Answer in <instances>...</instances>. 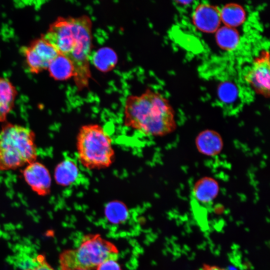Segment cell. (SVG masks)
<instances>
[{"label":"cell","instance_id":"cell-1","mask_svg":"<svg viewBox=\"0 0 270 270\" xmlns=\"http://www.w3.org/2000/svg\"><path fill=\"white\" fill-rule=\"evenodd\" d=\"M92 26L87 15L59 17L42 36L72 62L74 68V81L78 90L88 88L92 78Z\"/></svg>","mask_w":270,"mask_h":270},{"label":"cell","instance_id":"cell-2","mask_svg":"<svg viewBox=\"0 0 270 270\" xmlns=\"http://www.w3.org/2000/svg\"><path fill=\"white\" fill-rule=\"evenodd\" d=\"M123 116L126 127L146 136H164L176 128L174 110L168 100L150 88L127 96Z\"/></svg>","mask_w":270,"mask_h":270},{"label":"cell","instance_id":"cell-3","mask_svg":"<svg viewBox=\"0 0 270 270\" xmlns=\"http://www.w3.org/2000/svg\"><path fill=\"white\" fill-rule=\"evenodd\" d=\"M78 161L88 170L110 167L115 160L111 136L98 124H88L79 129L76 140Z\"/></svg>","mask_w":270,"mask_h":270},{"label":"cell","instance_id":"cell-4","mask_svg":"<svg viewBox=\"0 0 270 270\" xmlns=\"http://www.w3.org/2000/svg\"><path fill=\"white\" fill-rule=\"evenodd\" d=\"M119 251L116 246L98 234L84 236L76 249L66 250L60 256L61 270L81 268L94 270L109 259L118 260Z\"/></svg>","mask_w":270,"mask_h":270},{"label":"cell","instance_id":"cell-5","mask_svg":"<svg viewBox=\"0 0 270 270\" xmlns=\"http://www.w3.org/2000/svg\"><path fill=\"white\" fill-rule=\"evenodd\" d=\"M34 135L30 128L8 124L0 132V170H15L35 161Z\"/></svg>","mask_w":270,"mask_h":270},{"label":"cell","instance_id":"cell-6","mask_svg":"<svg viewBox=\"0 0 270 270\" xmlns=\"http://www.w3.org/2000/svg\"><path fill=\"white\" fill-rule=\"evenodd\" d=\"M23 52L30 72L34 74L48 69L52 61L60 54L42 36L24 48Z\"/></svg>","mask_w":270,"mask_h":270},{"label":"cell","instance_id":"cell-7","mask_svg":"<svg viewBox=\"0 0 270 270\" xmlns=\"http://www.w3.org/2000/svg\"><path fill=\"white\" fill-rule=\"evenodd\" d=\"M270 68L269 53L265 50L254 60L245 76L254 90L266 97L270 96Z\"/></svg>","mask_w":270,"mask_h":270},{"label":"cell","instance_id":"cell-8","mask_svg":"<svg viewBox=\"0 0 270 270\" xmlns=\"http://www.w3.org/2000/svg\"><path fill=\"white\" fill-rule=\"evenodd\" d=\"M218 192L217 183L210 178L199 180L192 189L191 194V205L194 215L201 221L202 211L212 204Z\"/></svg>","mask_w":270,"mask_h":270},{"label":"cell","instance_id":"cell-9","mask_svg":"<svg viewBox=\"0 0 270 270\" xmlns=\"http://www.w3.org/2000/svg\"><path fill=\"white\" fill-rule=\"evenodd\" d=\"M192 20L199 30L206 33L215 32L222 22L220 8L207 2L199 4L192 12Z\"/></svg>","mask_w":270,"mask_h":270},{"label":"cell","instance_id":"cell-10","mask_svg":"<svg viewBox=\"0 0 270 270\" xmlns=\"http://www.w3.org/2000/svg\"><path fill=\"white\" fill-rule=\"evenodd\" d=\"M24 178L32 190L44 196L50 192L52 179L47 168L42 164L34 162L23 171Z\"/></svg>","mask_w":270,"mask_h":270},{"label":"cell","instance_id":"cell-11","mask_svg":"<svg viewBox=\"0 0 270 270\" xmlns=\"http://www.w3.org/2000/svg\"><path fill=\"white\" fill-rule=\"evenodd\" d=\"M80 168L76 162L72 158H66L56 167L54 177L56 182L68 186L74 184L79 178Z\"/></svg>","mask_w":270,"mask_h":270},{"label":"cell","instance_id":"cell-12","mask_svg":"<svg viewBox=\"0 0 270 270\" xmlns=\"http://www.w3.org/2000/svg\"><path fill=\"white\" fill-rule=\"evenodd\" d=\"M221 21L224 25L236 28L246 20V14L244 8L240 4L230 2L220 8Z\"/></svg>","mask_w":270,"mask_h":270},{"label":"cell","instance_id":"cell-13","mask_svg":"<svg viewBox=\"0 0 270 270\" xmlns=\"http://www.w3.org/2000/svg\"><path fill=\"white\" fill-rule=\"evenodd\" d=\"M17 92L7 79L0 77V122H4L12 110Z\"/></svg>","mask_w":270,"mask_h":270},{"label":"cell","instance_id":"cell-14","mask_svg":"<svg viewBox=\"0 0 270 270\" xmlns=\"http://www.w3.org/2000/svg\"><path fill=\"white\" fill-rule=\"evenodd\" d=\"M48 70L50 76L57 80H67L74 76V68L72 62L60 54L50 64Z\"/></svg>","mask_w":270,"mask_h":270},{"label":"cell","instance_id":"cell-15","mask_svg":"<svg viewBox=\"0 0 270 270\" xmlns=\"http://www.w3.org/2000/svg\"><path fill=\"white\" fill-rule=\"evenodd\" d=\"M215 39L218 46L227 51L235 50L240 41L238 30L236 28L224 25L220 26L215 32Z\"/></svg>","mask_w":270,"mask_h":270},{"label":"cell","instance_id":"cell-16","mask_svg":"<svg viewBox=\"0 0 270 270\" xmlns=\"http://www.w3.org/2000/svg\"><path fill=\"white\" fill-rule=\"evenodd\" d=\"M94 65L99 70L107 72L115 66L118 58L113 50L109 48H102L93 54L92 60Z\"/></svg>","mask_w":270,"mask_h":270},{"label":"cell","instance_id":"cell-17","mask_svg":"<svg viewBox=\"0 0 270 270\" xmlns=\"http://www.w3.org/2000/svg\"><path fill=\"white\" fill-rule=\"evenodd\" d=\"M104 213L106 218L110 222L118 224L127 218L128 209L122 202L115 200L110 202L106 204Z\"/></svg>","mask_w":270,"mask_h":270},{"label":"cell","instance_id":"cell-18","mask_svg":"<svg viewBox=\"0 0 270 270\" xmlns=\"http://www.w3.org/2000/svg\"><path fill=\"white\" fill-rule=\"evenodd\" d=\"M218 96L220 102L226 106H232L238 100L239 92L236 85L232 81L222 82L218 88Z\"/></svg>","mask_w":270,"mask_h":270},{"label":"cell","instance_id":"cell-19","mask_svg":"<svg viewBox=\"0 0 270 270\" xmlns=\"http://www.w3.org/2000/svg\"><path fill=\"white\" fill-rule=\"evenodd\" d=\"M198 148L202 152L212 154L220 150L221 142L218 136L214 133L208 132L202 134L198 138Z\"/></svg>","mask_w":270,"mask_h":270},{"label":"cell","instance_id":"cell-20","mask_svg":"<svg viewBox=\"0 0 270 270\" xmlns=\"http://www.w3.org/2000/svg\"><path fill=\"white\" fill-rule=\"evenodd\" d=\"M22 270H55L52 268L42 256L32 258L30 264H28Z\"/></svg>","mask_w":270,"mask_h":270},{"label":"cell","instance_id":"cell-21","mask_svg":"<svg viewBox=\"0 0 270 270\" xmlns=\"http://www.w3.org/2000/svg\"><path fill=\"white\" fill-rule=\"evenodd\" d=\"M95 270H122L116 259H109L101 263Z\"/></svg>","mask_w":270,"mask_h":270},{"label":"cell","instance_id":"cell-22","mask_svg":"<svg viewBox=\"0 0 270 270\" xmlns=\"http://www.w3.org/2000/svg\"><path fill=\"white\" fill-rule=\"evenodd\" d=\"M196 270H226L225 268L216 265L205 264Z\"/></svg>","mask_w":270,"mask_h":270},{"label":"cell","instance_id":"cell-23","mask_svg":"<svg viewBox=\"0 0 270 270\" xmlns=\"http://www.w3.org/2000/svg\"><path fill=\"white\" fill-rule=\"evenodd\" d=\"M192 1H189V0H186V1H176L177 2L182 4H184L187 5L190 4Z\"/></svg>","mask_w":270,"mask_h":270},{"label":"cell","instance_id":"cell-24","mask_svg":"<svg viewBox=\"0 0 270 270\" xmlns=\"http://www.w3.org/2000/svg\"><path fill=\"white\" fill-rule=\"evenodd\" d=\"M74 270H86V269H84V268H76Z\"/></svg>","mask_w":270,"mask_h":270}]
</instances>
